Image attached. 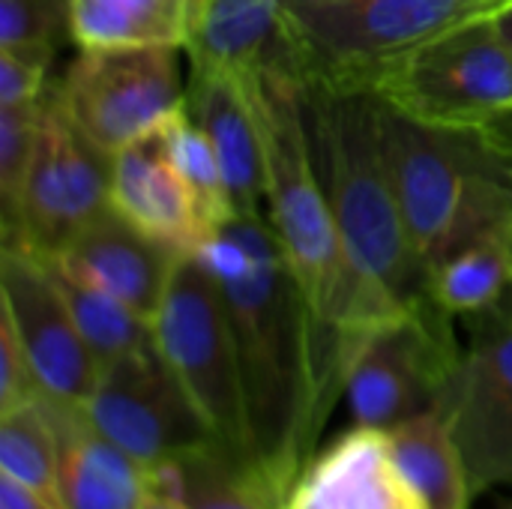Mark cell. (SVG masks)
I'll return each mask as SVG.
<instances>
[{
	"mask_svg": "<svg viewBox=\"0 0 512 509\" xmlns=\"http://www.w3.org/2000/svg\"><path fill=\"white\" fill-rule=\"evenodd\" d=\"M183 48L78 51L51 87L60 114L105 156L162 126L186 105Z\"/></svg>",
	"mask_w": 512,
	"mask_h": 509,
	"instance_id": "cell-9",
	"label": "cell"
},
{
	"mask_svg": "<svg viewBox=\"0 0 512 509\" xmlns=\"http://www.w3.org/2000/svg\"><path fill=\"white\" fill-rule=\"evenodd\" d=\"M150 324L159 354L195 402L213 438L255 462L243 375L225 303L213 276L195 255L174 258Z\"/></svg>",
	"mask_w": 512,
	"mask_h": 509,
	"instance_id": "cell-6",
	"label": "cell"
},
{
	"mask_svg": "<svg viewBox=\"0 0 512 509\" xmlns=\"http://www.w3.org/2000/svg\"><path fill=\"white\" fill-rule=\"evenodd\" d=\"M150 477L186 509H288L291 501L258 462L219 441L171 459Z\"/></svg>",
	"mask_w": 512,
	"mask_h": 509,
	"instance_id": "cell-20",
	"label": "cell"
},
{
	"mask_svg": "<svg viewBox=\"0 0 512 509\" xmlns=\"http://www.w3.org/2000/svg\"><path fill=\"white\" fill-rule=\"evenodd\" d=\"M63 408L48 396L0 414V477L60 504ZM63 507V504H60Z\"/></svg>",
	"mask_w": 512,
	"mask_h": 509,
	"instance_id": "cell-23",
	"label": "cell"
},
{
	"mask_svg": "<svg viewBox=\"0 0 512 509\" xmlns=\"http://www.w3.org/2000/svg\"><path fill=\"white\" fill-rule=\"evenodd\" d=\"M51 63L15 51H0V105H33L45 102Z\"/></svg>",
	"mask_w": 512,
	"mask_h": 509,
	"instance_id": "cell-29",
	"label": "cell"
},
{
	"mask_svg": "<svg viewBox=\"0 0 512 509\" xmlns=\"http://www.w3.org/2000/svg\"><path fill=\"white\" fill-rule=\"evenodd\" d=\"M291 504L303 509H420L396 471L387 432L351 426L318 450Z\"/></svg>",
	"mask_w": 512,
	"mask_h": 509,
	"instance_id": "cell-18",
	"label": "cell"
},
{
	"mask_svg": "<svg viewBox=\"0 0 512 509\" xmlns=\"http://www.w3.org/2000/svg\"><path fill=\"white\" fill-rule=\"evenodd\" d=\"M183 51L189 66L222 69L243 84L279 78L303 87L285 0H198Z\"/></svg>",
	"mask_w": 512,
	"mask_h": 509,
	"instance_id": "cell-14",
	"label": "cell"
},
{
	"mask_svg": "<svg viewBox=\"0 0 512 509\" xmlns=\"http://www.w3.org/2000/svg\"><path fill=\"white\" fill-rule=\"evenodd\" d=\"M495 24H498L501 36L510 42V48H512V0H507V3L495 12Z\"/></svg>",
	"mask_w": 512,
	"mask_h": 509,
	"instance_id": "cell-34",
	"label": "cell"
},
{
	"mask_svg": "<svg viewBox=\"0 0 512 509\" xmlns=\"http://www.w3.org/2000/svg\"><path fill=\"white\" fill-rule=\"evenodd\" d=\"M60 504L63 509H144L150 471L102 438L81 414L63 408Z\"/></svg>",
	"mask_w": 512,
	"mask_h": 509,
	"instance_id": "cell-19",
	"label": "cell"
},
{
	"mask_svg": "<svg viewBox=\"0 0 512 509\" xmlns=\"http://www.w3.org/2000/svg\"><path fill=\"white\" fill-rule=\"evenodd\" d=\"M0 315L12 324L39 393L81 408L99 378V363L48 261L0 246Z\"/></svg>",
	"mask_w": 512,
	"mask_h": 509,
	"instance_id": "cell-13",
	"label": "cell"
},
{
	"mask_svg": "<svg viewBox=\"0 0 512 509\" xmlns=\"http://www.w3.org/2000/svg\"><path fill=\"white\" fill-rule=\"evenodd\" d=\"M159 132H162V144H165V153H168L174 171L183 177V183L195 195V201H198L201 213L207 216V222L213 225V231H219L225 222L234 219V204H231L228 183H225L222 165L216 159V150H213L207 132L192 120L186 105L180 111H174L159 126Z\"/></svg>",
	"mask_w": 512,
	"mask_h": 509,
	"instance_id": "cell-26",
	"label": "cell"
},
{
	"mask_svg": "<svg viewBox=\"0 0 512 509\" xmlns=\"http://www.w3.org/2000/svg\"><path fill=\"white\" fill-rule=\"evenodd\" d=\"M512 231V228H510ZM510 231L468 243L429 273V297L456 321L492 312L510 300Z\"/></svg>",
	"mask_w": 512,
	"mask_h": 509,
	"instance_id": "cell-24",
	"label": "cell"
},
{
	"mask_svg": "<svg viewBox=\"0 0 512 509\" xmlns=\"http://www.w3.org/2000/svg\"><path fill=\"white\" fill-rule=\"evenodd\" d=\"M111 210L153 243L192 255L216 231L174 171L159 126L111 156Z\"/></svg>",
	"mask_w": 512,
	"mask_h": 509,
	"instance_id": "cell-15",
	"label": "cell"
},
{
	"mask_svg": "<svg viewBox=\"0 0 512 509\" xmlns=\"http://www.w3.org/2000/svg\"><path fill=\"white\" fill-rule=\"evenodd\" d=\"M483 132L495 144V150L512 165V114L504 117V120H498V123H492V126H486Z\"/></svg>",
	"mask_w": 512,
	"mask_h": 509,
	"instance_id": "cell-32",
	"label": "cell"
},
{
	"mask_svg": "<svg viewBox=\"0 0 512 509\" xmlns=\"http://www.w3.org/2000/svg\"><path fill=\"white\" fill-rule=\"evenodd\" d=\"M51 270L63 288V297L72 309V318H75L84 342L90 345L99 369L105 363L126 357V354L153 342V324L147 318H141L135 309H129L123 300H117L114 294H108L102 288H93L87 282L63 276L54 264H51Z\"/></svg>",
	"mask_w": 512,
	"mask_h": 509,
	"instance_id": "cell-25",
	"label": "cell"
},
{
	"mask_svg": "<svg viewBox=\"0 0 512 509\" xmlns=\"http://www.w3.org/2000/svg\"><path fill=\"white\" fill-rule=\"evenodd\" d=\"M144 509H186L168 489H162L159 483H153V477H150V495H147V504Z\"/></svg>",
	"mask_w": 512,
	"mask_h": 509,
	"instance_id": "cell-33",
	"label": "cell"
},
{
	"mask_svg": "<svg viewBox=\"0 0 512 509\" xmlns=\"http://www.w3.org/2000/svg\"><path fill=\"white\" fill-rule=\"evenodd\" d=\"M72 45V0H0V51L54 63Z\"/></svg>",
	"mask_w": 512,
	"mask_h": 509,
	"instance_id": "cell-27",
	"label": "cell"
},
{
	"mask_svg": "<svg viewBox=\"0 0 512 509\" xmlns=\"http://www.w3.org/2000/svg\"><path fill=\"white\" fill-rule=\"evenodd\" d=\"M372 93L432 126L486 129L512 114V48L495 15L471 18L381 72Z\"/></svg>",
	"mask_w": 512,
	"mask_h": 509,
	"instance_id": "cell-7",
	"label": "cell"
},
{
	"mask_svg": "<svg viewBox=\"0 0 512 509\" xmlns=\"http://www.w3.org/2000/svg\"><path fill=\"white\" fill-rule=\"evenodd\" d=\"M399 477L420 509H468L474 501L465 456L441 411L411 417L387 432Z\"/></svg>",
	"mask_w": 512,
	"mask_h": 509,
	"instance_id": "cell-21",
	"label": "cell"
},
{
	"mask_svg": "<svg viewBox=\"0 0 512 509\" xmlns=\"http://www.w3.org/2000/svg\"><path fill=\"white\" fill-rule=\"evenodd\" d=\"M243 87L264 147V219L312 309L318 330L342 351L351 369L348 270L336 216L312 156L303 87L279 78H261Z\"/></svg>",
	"mask_w": 512,
	"mask_h": 509,
	"instance_id": "cell-4",
	"label": "cell"
},
{
	"mask_svg": "<svg viewBox=\"0 0 512 509\" xmlns=\"http://www.w3.org/2000/svg\"><path fill=\"white\" fill-rule=\"evenodd\" d=\"M177 255L180 252L153 243L114 210H108L45 261L63 276L114 294L141 318L153 321Z\"/></svg>",
	"mask_w": 512,
	"mask_h": 509,
	"instance_id": "cell-16",
	"label": "cell"
},
{
	"mask_svg": "<svg viewBox=\"0 0 512 509\" xmlns=\"http://www.w3.org/2000/svg\"><path fill=\"white\" fill-rule=\"evenodd\" d=\"M186 108L222 165L234 216H264V147L246 87L210 66H189Z\"/></svg>",
	"mask_w": 512,
	"mask_h": 509,
	"instance_id": "cell-17",
	"label": "cell"
},
{
	"mask_svg": "<svg viewBox=\"0 0 512 509\" xmlns=\"http://www.w3.org/2000/svg\"><path fill=\"white\" fill-rule=\"evenodd\" d=\"M378 105L387 174L429 273L468 243L510 231L512 165L483 129L432 126Z\"/></svg>",
	"mask_w": 512,
	"mask_h": 509,
	"instance_id": "cell-3",
	"label": "cell"
},
{
	"mask_svg": "<svg viewBox=\"0 0 512 509\" xmlns=\"http://www.w3.org/2000/svg\"><path fill=\"white\" fill-rule=\"evenodd\" d=\"M108 210L111 156L96 150L48 93L18 216L0 231V246L51 258Z\"/></svg>",
	"mask_w": 512,
	"mask_h": 509,
	"instance_id": "cell-11",
	"label": "cell"
},
{
	"mask_svg": "<svg viewBox=\"0 0 512 509\" xmlns=\"http://www.w3.org/2000/svg\"><path fill=\"white\" fill-rule=\"evenodd\" d=\"M510 252H512V231H510ZM507 303H510V309H512V288H510V300H507Z\"/></svg>",
	"mask_w": 512,
	"mask_h": 509,
	"instance_id": "cell-35",
	"label": "cell"
},
{
	"mask_svg": "<svg viewBox=\"0 0 512 509\" xmlns=\"http://www.w3.org/2000/svg\"><path fill=\"white\" fill-rule=\"evenodd\" d=\"M198 0H72V45L186 48Z\"/></svg>",
	"mask_w": 512,
	"mask_h": 509,
	"instance_id": "cell-22",
	"label": "cell"
},
{
	"mask_svg": "<svg viewBox=\"0 0 512 509\" xmlns=\"http://www.w3.org/2000/svg\"><path fill=\"white\" fill-rule=\"evenodd\" d=\"M456 375L441 414L465 456L471 492L512 489V309L465 318Z\"/></svg>",
	"mask_w": 512,
	"mask_h": 509,
	"instance_id": "cell-12",
	"label": "cell"
},
{
	"mask_svg": "<svg viewBox=\"0 0 512 509\" xmlns=\"http://www.w3.org/2000/svg\"><path fill=\"white\" fill-rule=\"evenodd\" d=\"M45 102L0 105V231H6L18 216L21 192L39 141Z\"/></svg>",
	"mask_w": 512,
	"mask_h": 509,
	"instance_id": "cell-28",
	"label": "cell"
},
{
	"mask_svg": "<svg viewBox=\"0 0 512 509\" xmlns=\"http://www.w3.org/2000/svg\"><path fill=\"white\" fill-rule=\"evenodd\" d=\"M507 509H512V504H510V507H507Z\"/></svg>",
	"mask_w": 512,
	"mask_h": 509,
	"instance_id": "cell-36",
	"label": "cell"
},
{
	"mask_svg": "<svg viewBox=\"0 0 512 509\" xmlns=\"http://www.w3.org/2000/svg\"><path fill=\"white\" fill-rule=\"evenodd\" d=\"M309 141L330 198L348 270V342L429 297V270L408 237L381 147L372 90L303 87ZM354 363V360H351Z\"/></svg>",
	"mask_w": 512,
	"mask_h": 509,
	"instance_id": "cell-2",
	"label": "cell"
},
{
	"mask_svg": "<svg viewBox=\"0 0 512 509\" xmlns=\"http://www.w3.org/2000/svg\"><path fill=\"white\" fill-rule=\"evenodd\" d=\"M0 509H63L60 504L36 495L33 489L9 480V477H0Z\"/></svg>",
	"mask_w": 512,
	"mask_h": 509,
	"instance_id": "cell-31",
	"label": "cell"
},
{
	"mask_svg": "<svg viewBox=\"0 0 512 509\" xmlns=\"http://www.w3.org/2000/svg\"><path fill=\"white\" fill-rule=\"evenodd\" d=\"M81 414L147 471L216 441L156 342L105 363Z\"/></svg>",
	"mask_w": 512,
	"mask_h": 509,
	"instance_id": "cell-10",
	"label": "cell"
},
{
	"mask_svg": "<svg viewBox=\"0 0 512 509\" xmlns=\"http://www.w3.org/2000/svg\"><path fill=\"white\" fill-rule=\"evenodd\" d=\"M39 384L12 324L0 315V414L39 399Z\"/></svg>",
	"mask_w": 512,
	"mask_h": 509,
	"instance_id": "cell-30",
	"label": "cell"
},
{
	"mask_svg": "<svg viewBox=\"0 0 512 509\" xmlns=\"http://www.w3.org/2000/svg\"><path fill=\"white\" fill-rule=\"evenodd\" d=\"M456 324L432 297H423L375 327L348 369L351 423L390 432L411 417L441 411L462 354Z\"/></svg>",
	"mask_w": 512,
	"mask_h": 509,
	"instance_id": "cell-8",
	"label": "cell"
},
{
	"mask_svg": "<svg viewBox=\"0 0 512 509\" xmlns=\"http://www.w3.org/2000/svg\"><path fill=\"white\" fill-rule=\"evenodd\" d=\"M192 255L225 303L255 462L291 498L345 399L348 360L318 330L264 216H234Z\"/></svg>",
	"mask_w": 512,
	"mask_h": 509,
	"instance_id": "cell-1",
	"label": "cell"
},
{
	"mask_svg": "<svg viewBox=\"0 0 512 509\" xmlns=\"http://www.w3.org/2000/svg\"><path fill=\"white\" fill-rule=\"evenodd\" d=\"M507 0H285L303 87L372 90L387 66Z\"/></svg>",
	"mask_w": 512,
	"mask_h": 509,
	"instance_id": "cell-5",
	"label": "cell"
}]
</instances>
